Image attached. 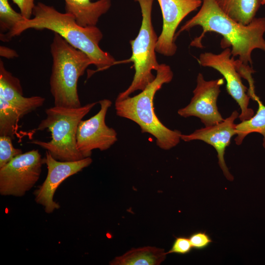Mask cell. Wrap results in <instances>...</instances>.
Here are the masks:
<instances>
[{
	"mask_svg": "<svg viewBox=\"0 0 265 265\" xmlns=\"http://www.w3.org/2000/svg\"><path fill=\"white\" fill-rule=\"evenodd\" d=\"M197 26L202 27L203 31L191 42V47L203 48L202 40L205 34L214 32L222 36L221 47L224 49L231 47L232 56H238L245 65L252 66L251 54L254 49L265 52V18H254L249 24L243 25L227 16L214 0H203L199 11L181 27L175 40L182 32Z\"/></svg>",
	"mask_w": 265,
	"mask_h": 265,
	"instance_id": "obj_1",
	"label": "cell"
},
{
	"mask_svg": "<svg viewBox=\"0 0 265 265\" xmlns=\"http://www.w3.org/2000/svg\"><path fill=\"white\" fill-rule=\"evenodd\" d=\"M32 15L33 18L25 19L11 31L1 34L0 40L8 42L28 29H48L58 34L72 46L85 53L97 67L95 72L115 65L114 57L99 47L103 35L96 26H80L73 15L60 12L54 7L40 2L35 4Z\"/></svg>",
	"mask_w": 265,
	"mask_h": 265,
	"instance_id": "obj_2",
	"label": "cell"
},
{
	"mask_svg": "<svg viewBox=\"0 0 265 265\" xmlns=\"http://www.w3.org/2000/svg\"><path fill=\"white\" fill-rule=\"evenodd\" d=\"M154 80L138 94L121 100H115L114 106L117 116L136 123L142 133H148L156 138L157 145L168 150L177 146L181 140L182 133L165 126L157 116L153 101L156 92L165 83L171 81L173 73L164 63L159 64Z\"/></svg>",
	"mask_w": 265,
	"mask_h": 265,
	"instance_id": "obj_3",
	"label": "cell"
},
{
	"mask_svg": "<svg viewBox=\"0 0 265 265\" xmlns=\"http://www.w3.org/2000/svg\"><path fill=\"white\" fill-rule=\"evenodd\" d=\"M53 58L50 79V91L55 106L79 107L81 106L78 93V82L86 68L93 63L82 51L54 33L51 45Z\"/></svg>",
	"mask_w": 265,
	"mask_h": 265,
	"instance_id": "obj_4",
	"label": "cell"
},
{
	"mask_svg": "<svg viewBox=\"0 0 265 265\" xmlns=\"http://www.w3.org/2000/svg\"><path fill=\"white\" fill-rule=\"evenodd\" d=\"M98 103L95 102L79 107L55 106L45 110L46 117L36 131L47 130L51 132L50 141L34 140L30 143L48 151L60 161H76L84 158L77 148L78 127L82 118Z\"/></svg>",
	"mask_w": 265,
	"mask_h": 265,
	"instance_id": "obj_5",
	"label": "cell"
},
{
	"mask_svg": "<svg viewBox=\"0 0 265 265\" xmlns=\"http://www.w3.org/2000/svg\"><path fill=\"white\" fill-rule=\"evenodd\" d=\"M138 2L142 14V22L136 37L130 43L132 54L131 57L120 63L132 62L135 70L133 80L130 86L120 93L116 100H121L137 90H143L156 78L152 71L159 67L156 55V47L158 37L152 22V11L154 0H134Z\"/></svg>",
	"mask_w": 265,
	"mask_h": 265,
	"instance_id": "obj_6",
	"label": "cell"
},
{
	"mask_svg": "<svg viewBox=\"0 0 265 265\" xmlns=\"http://www.w3.org/2000/svg\"><path fill=\"white\" fill-rule=\"evenodd\" d=\"M45 101L38 96L24 97L20 80L0 60V135L14 139L20 119L42 106Z\"/></svg>",
	"mask_w": 265,
	"mask_h": 265,
	"instance_id": "obj_7",
	"label": "cell"
},
{
	"mask_svg": "<svg viewBox=\"0 0 265 265\" xmlns=\"http://www.w3.org/2000/svg\"><path fill=\"white\" fill-rule=\"evenodd\" d=\"M44 163L38 150L16 157L0 168V194L23 197L38 181Z\"/></svg>",
	"mask_w": 265,
	"mask_h": 265,
	"instance_id": "obj_8",
	"label": "cell"
},
{
	"mask_svg": "<svg viewBox=\"0 0 265 265\" xmlns=\"http://www.w3.org/2000/svg\"><path fill=\"white\" fill-rule=\"evenodd\" d=\"M198 62L202 66L214 69L223 76L226 81L227 92L239 106L241 113L238 118L241 121L248 120L254 115L253 110L248 107L250 97L246 93L247 88L242 82L230 48L224 49L218 54L202 53Z\"/></svg>",
	"mask_w": 265,
	"mask_h": 265,
	"instance_id": "obj_9",
	"label": "cell"
},
{
	"mask_svg": "<svg viewBox=\"0 0 265 265\" xmlns=\"http://www.w3.org/2000/svg\"><path fill=\"white\" fill-rule=\"evenodd\" d=\"M100 109L88 119L81 120L79 124L77 135V148L84 158L90 157L95 149L105 151L117 141L114 129L107 126L106 116L112 103L108 99L98 102Z\"/></svg>",
	"mask_w": 265,
	"mask_h": 265,
	"instance_id": "obj_10",
	"label": "cell"
},
{
	"mask_svg": "<svg viewBox=\"0 0 265 265\" xmlns=\"http://www.w3.org/2000/svg\"><path fill=\"white\" fill-rule=\"evenodd\" d=\"M43 159L47 166V175L33 194L35 202L44 207L46 213H51L60 208L59 204L53 200L54 193L59 186L68 177L89 166L92 159L87 157L76 161H60L46 151Z\"/></svg>",
	"mask_w": 265,
	"mask_h": 265,
	"instance_id": "obj_11",
	"label": "cell"
},
{
	"mask_svg": "<svg viewBox=\"0 0 265 265\" xmlns=\"http://www.w3.org/2000/svg\"><path fill=\"white\" fill-rule=\"evenodd\" d=\"M197 84L193 91V96L188 105L179 109L178 114L185 118L198 117L205 127L215 125L223 121L218 111L217 100L224 78L206 80L202 74L198 73Z\"/></svg>",
	"mask_w": 265,
	"mask_h": 265,
	"instance_id": "obj_12",
	"label": "cell"
},
{
	"mask_svg": "<svg viewBox=\"0 0 265 265\" xmlns=\"http://www.w3.org/2000/svg\"><path fill=\"white\" fill-rule=\"evenodd\" d=\"M163 19L161 32L158 37L156 52L166 56L174 55L177 51L175 35L182 20L201 6L202 0H157Z\"/></svg>",
	"mask_w": 265,
	"mask_h": 265,
	"instance_id": "obj_13",
	"label": "cell"
},
{
	"mask_svg": "<svg viewBox=\"0 0 265 265\" xmlns=\"http://www.w3.org/2000/svg\"><path fill=\"white\" fill-rule=\"evenodd\" d=\"M239 115L238 112L235 110L228 117L220 123L196 130L189 134H182L181 135V140L186 142L199 140L212 146L217 152L219 166L224 176L230 181L234 180V177L226 166L224 154L232 138L237 135V124H235V121L238 118Z\"/></svg>",
	"mask_w": 265,
	"mask_h": 265,
	"instance_id": "obj_14",
	"label": "cell"
},
{
	"mask_svg": "<svg viewBox=\"0 0 265 265\" xmlns=\"http://www.w3.org/2000/svg\"><path fill=\"white\" fill-rule=\"evenodd\" d=\"M64 0L65 12L73 15L78 25L96 26L99 18L109 9L111 0Z\"/></svg>",
	"mask_w": 265,
	"mask_h": 265,
	"instance_id": "obj_15",
	"label": "cell"
},
{
	"mask_svg": "<svg viewBox=\"0 0 265 265\" xmlns=\"http://www.w3.org/2000/svg\"><path fill=\"white\" fill-rule=\"evenodd\" d=\"M163 248L154 246L132 248L109 262L111 265H159L165 259Z\"/></svg>",
	"mask_w": 265,
	"mask_h": 265,
	"instance_id": "obj_16",
	"label": "cell"
},
{
	"mask_svg": "<svg viewBox=\"0 0 265 265\" xmlns=\"http://www.w3.org/2000/svg\"><path fill=\"white\" fill-rule=\"evenodd\" d=\"M220 9L229 17L243 25L255 18L261 0H214Z\"/></svg>",
	"mask_w": 265,
	"mask_h": 265,
	"instance_id": "obj_17",
	"label": "cell"
},
{
	"mask_svg": "<svg viewBox=\"0 0 265 265\" xmlns=\"http://www.w3.org/2000/svg\"><path fill=\"white\" fill-rule=\"evenodd\" d=\"M255 101L258 105L256 114L250 119L237 124V136L235 141L237 145H240L248 134L258 132L263 136V146L265 148V106L258 97Z\"/></svg>",
	"mask_w": 265,
	"mask_h": 265,
	"instance_id": "obj_18",
	"label": "cell"
},
{
	"mask_svg": "<svg viewBox=\"0 0 265 265\" xmlns=\"http://www.w3.org/2000/svg\"><path fill=\"white\" fill-rule=\"evenodd\" d=\"M25 19L21 13L16 12L12 8L8 0H0V34L11 31L18 23Z\"/></svg>",
	"mask_w": 265,
	"mask_h": 265,
	"instance_id": "obj_19",
	"label": "cell"
},
{
	"mask_svg": "<svg viewBox=\"0 0 265 265\" xmlns=\"http://www.w3.org/2000/svg\"><path fill=\"white\" fill-rule=\"evenodd\" d=\"M12 139L9 136L0 135V168L23 153L21 149L13 146Z\"/></svg>",
	"mask_w": 265,
	"mask_h": 265,
	"instance_id": "obj_20",
	"label": "cell"
},
{
	"mask_svg": "<svg viewBox=\"0 0 265 265\" xmlns=\"http://www.w3.org/2000/svg\"><path fill=\"white\" fill-rule=\"evenodd\" d=\"M192 248L201 250L207 248L212 240L205 231H197L191 234L189 237Z\"/></svg>",
	"mask_w": 265,
	"mask_h": 265,
	"instance_id": "obj_21",
	"label": "cell"
},
{
	"mask_svg": "<svg viewBox=\"0 0 265 265\" xmlns=\"http://www.w3.org/2000/svg\"><path fill=\"white\" fill-rule=\"evenodd\" d=\"M192 249L189 238L179 237L175 238L171 249L166 252V254H186L189 253Z\"/></svg>",
	"mask_w": 265,
	"mask_h": 265,
	"instance_id": "obj_22",
	"label": "cell"
},
{
	"mask_svg": "<svg viewBox=\"0 0 265 265\" xmlns=\"http://www.w3.org/2000/svg\"><path fill=\"white\" fill-rule=\"evenodd\" d=\"M19 7L20 13L24 18L29 19L32 15L33 10L35 5L36 0H12Z\"/></svg>",
	"mask_w": 265,
	"mask_h": 265,
	"instance_id": "obj_23",
	"label": "cell"
},
{
	"mask_svg": "<svg viewBox=\"0 0 265 265\" xmlns=\"http://www.w3.org/2000/svg\"><path fill=\"white\" fill-rule=\"evenodd\" d=\"M0 55L8 59L18 57L15 50L3 46H0Z\"/></svg>",
	"mask_w": 265,
	"mask_h": 265,
	"instance_id": "obj_24",
	"label": "cell"
},
{
	"mask_svg": "<svg viewBox=\"0 0 265 265\" xmlns=\"http://www.w3.org/2000/svg\"><path fill=\"white\" fill-rule=\"evenodd\" d=\"M261 4L262 5L265 4V0H261Z\"/></svg>",
	"mask_w": 265,
	"mask_h": 265,
	"instance_id": "obj_25",
	"label": "cell"
}]
</instances>
